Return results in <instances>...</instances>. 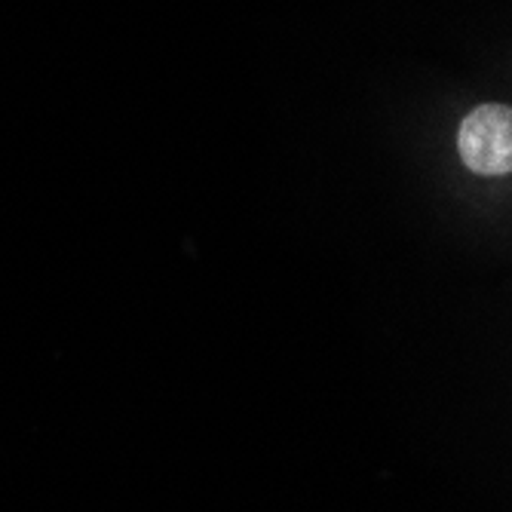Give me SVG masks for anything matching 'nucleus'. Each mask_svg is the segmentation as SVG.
Listing matches in <instances>:
<instances>
[{
    "instance_id": "obj_1",
    "label": "nucleus",
    "mask_w": 512,
    "mask_h": 512,
    "mask_svg": "<svg viewBox=\"0 0 512 512\" xmlns=\"http://www.w3.org/2000/svg\"><path fill=\"white\" fill-rule=\"evenodd\" d=\"M457 151L476 175H506L512 169V111L479 105L460 123Z\"/></svg>"
}]
</instances>
